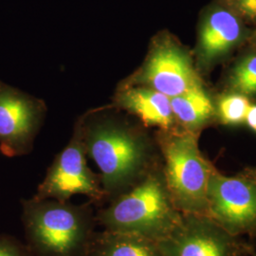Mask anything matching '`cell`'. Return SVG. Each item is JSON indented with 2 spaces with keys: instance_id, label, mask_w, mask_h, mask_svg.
I'll return each instance as SVG.
<instances>
[{
  "instance_id": "cell-5",
  "label": "cell",
  "mask_w": 256,
  "mask_h": 256,
  "mask_svg": "<svg viewBox=\"0 0 256 256\" xmlns=\"http://www.w3.org/2000/svg\"><path fill=\"white\" fill-rule=\"evenodd\" d=\"M86 152L82 136V118L77 120L68 146L58 153L48 167L34 196L59 202H70L76 194L90 198L94 206L106 203L99 173H94L86 162Z\"/></svg>"
},
{
  "instance_id": "cell-13",
  "label": "cell",
  "mask_w": 256,
  "mask_h": 256,
  "mask_svg": "<svg viewBox=\"0 0 256 256\" xmlns=\"http://www.w3.org/2000/svg\"><path fill=\"white\" fill-rule=\"evenodd\" d=\"M178 126L198 135L214 114V104L210 95L200 84L182 94L170 98Z\"/></svg>"
},
{
  "instance_id": "cell-6",
  "label": "cell",
  "mask_w": 256,
  "mask_h": 256,
  "mask_svg": "<svg viewBox=\"0 0 256 256\" xmlns=\"http://www.w3.org/2000/svg\"><path fill=\"white\" fill-rule=\"evenodd\" d=\"M202 84L188 52L168 32L153 39L144 64L119 88L146 86L169 98Z\"/></svg>"
},
{
  "instance_id": "cell-10",
  "label": "cell",
  "mask_w": 256,
  "mask_h": 256,
  "mask_svg": "<svg viewBox=\"0 0 256 256\" xmlns=\"http://www.w3.org/2000/svg\"><path fill=\"white\" fill-rule=\"evenodd\" d=\"M242 20L229 7H214L205 14L200 27L198 56L209 66L228 54L244 39Z\"/></svg>"
},
{
  "instance_id": "cell-14",
  "label": "cell",
  "mask_w": 256,
  "mask_h": 256,
  "mask_svg": "<svg viewBox=\"0 0 256 256\" xmlns=\"http://www.w3.org/2000/svg\"><path fill=\"white\" fill-rule=\"evenodd\" d=\"M230 92L246 97L256 96V54L245 56L230 72L228 78Z\"/></svg>"
},
{
  "instance_id": "cell-2",
  "label": "cell",
  "mask_w": 256,
  "mask_h": 256,
  "mask_svg": "<svg viewBox=\"0 0 256 256\" xmlns=\"http://www.w3.org/2000/svg\"><path fill=\"white\" fill-rule=\"evenodd\" d=\"M25 243L34 256H84L98 225L92 202L21 200Z\"/></svg>"
},
{
  "instance_id": "cell-1",
  "label": "cell",
  "mask_w": 256,
  "mask_h": 256,
  "mask_svg": "<svg viewBox=\"0 0 256 256\" xmlns=\"http://www.w3.org/2000/svg\"><path fill=\"white\" fill-rule=\"evenodd\" d=\"M82 118L86 156L99 168L106 203L162 164L156 140L142 129L122 120H92L90 112Z\"/></svg>"
},
{
  "instance_id": "cell-15",
  "label": "cell",
  "mask_w": 256,
  "mask_h": 256,
  "mask_svg": "<svg viewBox=\"0 0 256 256\" xmlns=\"http://www.w3.org/2000/svg\"><path fill=\"white\" fill-rule=\"evenodd\" d=\"M252 104L248 98L236 92L223 95L218 102V114L222 124L238 126L245 122Z\"/></svg>"
},
{
  "instance_id": "cell-16",
  "label": "cell",
  "mask_w": 256,
  "mask_h": 256,
  "mask_svg": "<svg viewBox=\"0 0 256 256\" xmlns=\"http://www.w3.org/2000/svg\"><path fill=\"white\" fill-rule=\"evenodd\" d=\"M0 256H34L25 242L16 236L0 234Z\"/></svg>"
},
{
  "instance_id": "cell-9",
  "label": "cell",
  "mask_w": 256,
  "mask_h": 256,
  "mask_svg": "<svg viewBox=\"0 0 256 256\" xmlns=\"http://www.w3.org/2000/svg\"><path fill=\"white\" fill-rule=\"evenodd\" d=\"M46 113L44 102L0 81V152L30 154Z\"/></svg>"
},
{
  "instance_id": "cell-7",
  "label": "cell",
  "mask_w": 256,
  "mask_h": 256,
  "mask_svg": "<svg viewBox=\"0 0 256 256\" xmlns=\"http://www.w3.org/2000/svg\"><path fill=\"white\" fill-rule=\"evenodd\" d=\"M208 214L221 228L236 236L256 240V178L244 171L236 176L216 168L207 191Z\"/></svg>"
},
{
  "instance_id": "cell-19",
  "label": "cell",
  "mask_w": 256,
  "mask_h": 256,
  "mask_svg": "<svg viewBox=\"0 0 256 256\" xmlns=\"http://www.w3.org/2000/svg\"><path fill=\"white\" fill-rule=\"evenodd\" d=\"M246 174L252 176V178H256V167H247L243 170Z\"/></svg>"
},
{
  "instance_id": "cell-12",
  "label": "cell",
  "mask_w": 256,
  "mask_h": 256,
  "mask_svg": "<svg viewBox=\"0 0 256 256\" xmlns=\"http://www.w3.org/2000/svg\"><path fill=\"white\" fill-rule=\"evenodd\" d=\"M84 256H162L158 242L134 234L95 232Z\"/></svg>"
},
{
  "instance_id": "cell-18",
  "label": "cell",
  "mask_w": 256,
  "mask_h": 256,
  "mask_svg": "<svg viewBox=\"0 0 256 256\" xmlns=\"http://www.w3.org/2000/svg\"><path fill=\"white\" fill-rule=\"evenodd\" d=\"M245 122L248 126L256 132V104H252L248 111L247 117Z\"/></svg>"
},
{
  "instance_id": "cell-3",
  "label": "cell",
  "mask_w": 256,
  "mask_h": 256,
  "mask_svg": "<svg viewBox=\"0 0 256 256\" xmlns=\"http://www.w3.org/2000/svg\"><path fill=\"white\" fill-rule=\"evenodd\" d=\"M182 218L167 189L162 164L96 212L97 223L104 229L134 234L156 242L168 236Z\"/></svg>"
},
{
  "instance_id": "cell-11",
  "label": "cell",
  "mask_w": 256,
  "mask_h": 256,
  "mask_svg": "<svg viewBox=\"0 0 256 256\" xmlns=\"http://www.w3.org/2000/svg\"><path fill=\"white\" fill-rule=\"evenodd\" d=\"M112 108L128 111L146 126H154L158 130L178 126L170 98L146 86L118 88Z\"/></svg>"
},
{
  "instance_id": "cell-4",
  "label": "cell",
  "mask_w": 256,
  "mask_h": 256,
  "mask_svg": "<svg viewBox=\"0 0 256 256\" xmlns=\"http://www.w3.org/2000/svg\"><path fill=\"white\" fill-rule=\"evenodd\" d=\"M155 140L176 207L184 214L207 216L208 185L216 167L202 154L198 135L176 126L158 130Z\"/></svg>"
},
{
  "instance_id": "cell-8",
  "label": "cell",
  "mask_w": 256,
  "mask_h": 256,
  "mask_svg": "<svg viewBox=\"0 0 256 256\" xmlns=\"http://www.w3.org/2000/svg\"><path fill=\"white\" fill-rule=\"evenodd\" d=\"M158 245L162 256H256L254 241L230 234L203 214H183L180 224Z\"/></svg>"
},
{
  "instance_id": "cell-17",
  "label": "cell",
  "mask_w": 256,
  "mask_h": 256,
  "mask_svg": "<svg viewBox=\"0 0 256 256\" xmlns=\"http://www.w3.org/2000/svg\"><path fill=\"white\" fill-rule=\"evenodd\" d=\"M226 3L240 18L256 22V0H226Z\"/></svg>"
}]
</instances>
